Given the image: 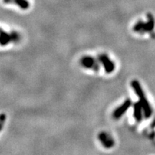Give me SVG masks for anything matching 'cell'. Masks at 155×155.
Wrapping results in <instances>:
<instances>
[{
  "label": "cell",
  "instance_id": "cell-1",
  "mask_svg": "<svg viewBox=\"0 0 155 155\" xmlns=\"http://www.w3.org/2000/svg\"><path fill=\"white\" fill-rule=\"evenodd\" d=\"M131 86L137 96L139 98V101H140L141 106L143 108V111H144V117L146 119H149L151 117L152 114V109L151 107L150 103L147 101L146 96H145L144 91L141 88L140 83L138 81L134 80L132 81L131 83Z\"/></svg>",
  "mask_w": 155,
  "mask_h": 155
},
{
  "label": "cell",
  "instance_id": "cell-2",
  "mask_svg": "<svg viewBox=\"0 0 155 155\" xmlns=\"http://www.w3.org/2000/svg\"><path fill=\"white\" fill-rule=\"evenodd\" d=\"M80 63L81 65L85 68L94 70L96 72L99 71L100 62L99 61H98V60L95 59L94 58L91 57V56H84L81 58Z\"/></svg>",
  "mask_w": 155,
  "mask_h": 155
},
{
  "label": "cell",
  "instance_id": "cell-3",
  "mask_svg": "<svg viewBox=\"0 0 155 155\" xmlns=\"http://www.w3.org/2000/svg\"><path fill=\"white\" fill-rule=\"evenodd\" d=\"M98 61L100 63L102 64V65L104 68V70L107 73H111L114 71L115 68V65L114 62L108 58V56L106 54H101L98 56Z\"/></svg>",
  "mask_w": 155,
  "mask_h": 155
},
{
  "label": "cell",
  "instance_id": "cell-4",
  "mask_svg": "<svg viewBox=\"0 0 155 155\" xmlns=\"http://www.w3.org/2000/svg\"><path fill=\"white\" fill-rule=\"evenodd\" d=\"M131 106V101L130 99L126 100L122 104L121 106L118 107L113 113V118L115 119H119L128 111L130 106Z\"/></svg>",
  "mask_w": 155,
  "mask_h": 155
},
{
  "label": "cell",
  "instance_id": "cell-5",
  "mask_svg": "<svg viewBox=\"0 0 155 155\" xmlns=\"http://www.w3.org/2000/svg\"><path fill=\"white\" fill-rule=\"evenodd\" d=\"M98 139L103 146L106 148H111L114 145V141L113 139L106 132H101L98 134Z\"/></svg>",
  "mask_w": 155,
  "mask_h": 155
},
{
  "label": "cell",
  "instance_id": "cell-6",
  "mask_svg": "<svg viewBox=\"0 0 155 155\" xmlns=\"http://www.w3.org/2000/svg\"><path fill=\"white\" fill-rule=\"evenodd\" d=\"M143 108L140 101L134 104V117L137 122H141L143 119Z\"/></svg>",
  "mask_w": 155,
  "mask_h": 155
},
{
  "label": "cell",
  "instance_id": "cell-7",
  "mask_svg": "<svg viewBox=\"0 0 155 155\" xmlns=\"http://www.w3.org/2000/svg\"><path fill=\"white\" fill-rule=\"evenodd\" d=\"M147 19H148L147 22H144L142 33H144V32H151L154 28L155 22L152 15L151 14H148V15H147Z\"/></svg>",
  "mask_w": 155,
  "mask_h": 155
},
{
  "label": "cell",
  "instance_id": "cell-8",
  "mask_svg": "<svg viewBox=\"0 0 155 155\" xmlns=\"http://www.w3.org/2000/svg\"><path fill=\"white\" fill-rule=\"evenodd\" d=\"M12 41L11 34L7 33L0 29V45L2 46L7 45Z\"/></svg>",
  "mask_w": 155,
  "mask_h": 155
},
{
  "label": "cell",
  "instance_id": "cell-9",
  "mask_svg": "<svg viewBox=\"0 0 155 155\" xmlns=\"http://www.w3.org/2000/svg\"><path fill=\"white\" fill-rule=\"evenodd\" d=\"M144 22L142 21H139L134 25V27L133 30L136 32H139V33H142L143 32V28H144Z\"/></svg>",
  "mask_w": 155,
  "mask_h": 155
},
{
  "label": "cell",
  "instance_id": "cell-10",
  "mask_svg": "<svg viewBox=\"0 0 155 155\" xmlns=\"http://www.w3.org/2000/svg\"><path fill=\"white\" fill-rule=\"evenodd\" d=\"M11 34L12 42H17L19 40V35L18 33L15 32H12Z\"/></svg>",
  "mask_w": 155,
  "mask_h": 155
},
{
  "label": "cell",
  "instance_id": "cell-11",
  "mask_svg": "<svg viewBox=\"0 0 155 155\" xmlns=\"http://www.w3.org/2000/svg\"><path fill=\"white\" fill-rule=\"evenodd\" d=\"M6 115L5 114H0V121H2V122H5V121L6 120Z\"/></svg>",
  "mask_w": 155,
  "mask_h": 155
},
{
  "label": "cell",
  "instance_id": "cell-12",
  "mask_svg": "<svg viewBox=\"0 0 155 155\" xmlns=\"http://www.w3.org/2000/svg\"><path fill=\"white\" fill-rule=\"evenodd\" d=\"M3 122L0 121V131L2 130V126H3Z\"/></svg>",
  "mask_w": 155,
  "mask_h": 155
},
{
  "label": "cell",
  "instance_id": "cell-13",
  "mask_svg": "<svg viewBox=\"0 0 155 155\" xmlns=\"http://www.w3.org/2000/svg\"><path fill=\"white\" fill-rule=\"evenodd\" d=\"M12 1H13V0H4V2L6 3H9V2H11Z\"/></svg>",
  "mask_w": 155,
  "mask_h": 155
}]
</instances>
